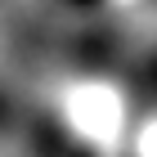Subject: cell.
<instances>
[{
  "label": "cell",
  "mask_w": 157,
  "mask_h": 157,
  "mask_svg": "<svg viewBox=\"0 0 157 157\" xmlns=\"http://www.w3.org/2000/svg\"><path fill=\"white\" fill-rule=\"evenodd\" d=\"M32 148H36V157H94L90 148H81L72 135H63L59 126L45 121V117L32 121Z\"/></svg>",
  "instance_id": "obj_1"
},
{
  "label": "cell",
  "mask_w": 157,
  "mask_h": 157,
  "mask_svg": "<svg viewBox=\"0 0 157 157\" xmlns=\"http://www.w3.org/2000/svg\"><path fill=\"white\" fill-rule=\"evenodd\" d=\"M67 5H94V0H67Z\"/></svg>",
  "instance_id": "obj_3"
},
{
  "label": "cell",
  "mask_w": 157,
  "mask_h": 157,
  "mask_svg": "<svg viewBox=\"0 0 157 157\" xmlns=\"http://www.w3.org/2000/svg\"><path fill=\"white\" fill-rule=\"evenodd\" d=\"M9 121V103H5V94H0V126Z\"/></svg>",
  "instance_id": "obj_2"
}]
</instances>
